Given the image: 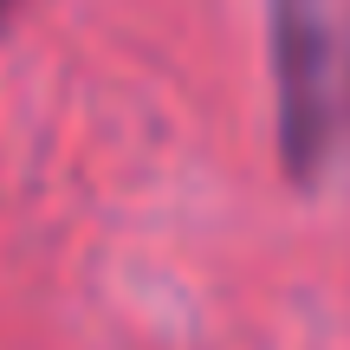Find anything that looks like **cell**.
I'll list each match as a JSON object with an SVG mask.
<instances>
[{"instance_id":"obj_2","label":"cell","mask_w":350,"mask_h":350,"mask_svg":"<svg viewBox=\"0 0 350 350\" xmlns=\"http://www.w3.org/2000/svg\"><path fill=\"white\" fill-rule=\"evenodd\" d=\"M13 7H20V0H0V26H7V20H13Z\"/></svg>"},{"instance_id":"obj_1","label":"cell","mask_w":350,"mask_h":350,"mask_svg":"<svg viewBox=\"0 0 350 350\" xmlns=\"http://www.w3.org/2000/svg\"><path fill=\"white\" fill-rule=\"evenodd\" d=\"M273 26V117L286 169L318 175L338 143V0H266Z\"/></svg>"}]
</instances>
